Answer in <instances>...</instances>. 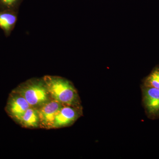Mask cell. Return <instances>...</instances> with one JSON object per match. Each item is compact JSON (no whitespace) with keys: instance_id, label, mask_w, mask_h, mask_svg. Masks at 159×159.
Listing matches in <instances>:
<instances>
[{"instance_id":"9","label":"cell","mask_w":159,"mask_h":159,"mask_svg":"<svg viewBox=\"0 0 159 159\" xmlns=\"http://www.w3.org/2000/svg\"><path fill=\"white\" fill-rule=\"evenodd\" d=\"M143 85L159 90V66L155 67L145 77L143 80Z\"/></svg>"},{"instance_id":"4","label":"cell","mask_w":159,"mask_h":159,"mask_svg":"<svg viewBox=\"0 0 159 159\" xmlns=\"http://www.w3.org/2000/svg\"><path fill=\"white\" fill-rule=\"evenodd\" d=\"M82 107L63 105L57 114L52 129L66 127L72 125L81 116Z\"/></svg>"},{"instance_id":"5","label":"cell","mask_w":159,"mask_h":159,"mask_svg":"<svg viewBox=\"0 0 159 159\" xmlns=\"http://www.w3.org/2000/svg\"><path fill=\"white\" fill-rule=\"evenodd\" d=\"M30 107L24 97L12 91L7 102L6 111L12 119L19 123L24 114Z\"/></svg>"},{"instance_id":"10","label":"cell","mask_w":159,"mask_h":159,"mask_svg":"<svg viewBox=\"0 0 159 159\" xmlns=\"http://www.w3.org/2000/svg\"><path fill=\"white\" fill-rule=\"evenodd\" d=\"M23 0H0V9L18 11Z\"/></svg>"},{"instance_id":"7","label":"cell","mask_w":159,"mask_h":159,"mask_svg":"<svg viewBox=\"0 0 159 159\" xmlns=\"http://www.w3.org/2000/svg\"><path fill=\"white\" fill-rule=\"evenodd\" d=\"M18 18V11L0 9V28L6 37L14 29Z\"/></svg>"},{"instance_id":"1","label":"cell","mask_w":159,"mask_h":159,"mask_svg":"<svg viewBox=\"0 0 159 159\" xmlns=\"http://www.w3.org/2000/svg\"><path fill=\"white\" fill-rule=\"evenodd\" d=\"M51 99L63 105L81 107L78 93L74 84L67 79L56 76L43 77Z\"/></svg>"},{"instance_id":"3","label":"cell","mask_w":159,"mask_h":159,"mask_svg":"<svg viewBox=\"0 0 159 159\" xmlns=\"http://www.w3.org/2000/svg\"><path fill=\"white\" fill-rule=\"evenodd\" d=\"M142 101L149 119H159V90L142 85Z\"/></svg>"},{"instance_id":"6","label":"cell","mask_w":159,"mask_h":159,"mask_svg":"<svg viewBox=\"0 0 159 159\" xmlns=\"http://www.w3.org/2000/svg\"><path fill=\"white\" fill-rule=\"evenodd\" d=\"M63 105L54 99L38 109L40 123V128L51 129L55 117Z\"/></svg>"},{"instance_id":"2","label":"cell","mask_w":159,"mask_h":159,"mask_svg":"<svg viewBox=\"0 0 159 159\" xmlns=\"http://www.w3.org/2000/svg\"><path fill=\"white\" fill-rule=\"evenodd\" d=\"M13 92L26 99L30 106L38 109L52 99L43 77L32 78L18 86Z\"/></svg>"},{"instance_id":"8","label":"cell","mask_w":159,"mask_h":159,"mask_svg":"<svg viewBox=\"0 0 159 159\" xmlns=\"http://www.w3.org/2000/svg\"><path fill=\"white\" fill-rule=\"evenodd\" d=\"M19 123L25 128H40L39 116L38 109L30 107L24 114Z\"/></svg>"}]
</instances>
